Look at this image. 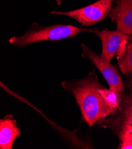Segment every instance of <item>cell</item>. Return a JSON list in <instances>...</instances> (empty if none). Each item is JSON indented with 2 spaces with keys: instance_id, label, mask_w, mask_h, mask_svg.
<instances>
[{
  "instance_id": "8992f818",
  "label": "cell",
  "mask_w": 132,
  "mask_h": 149,
  "mask_svg": "<svg viewBox=\"0 0 132 149\" xmlns=\"http://www.w3.org/2000/svg\"><path fill=\"white\" fill-rule=\"evenodd\" d=\"M93 33L100 38L102 43L100 56L102 60L107 63H110L124 40L132 39V35H127L117 29L114 31L107 29L102 31L96 29L94 30Z\"/></svg>"
},
{
  "instance_id": "30bf717a",
  "label": "cell",
  "mask_w": 132,
  "mask_h": 149,
  "mask_svg": "<svg viewBox=\"0 0 132 149\" xmlns=\"http://www.w3.org/2000/svg\"><path fill=\"white\" fill-rule=\"evenodd\" d=\"M100 92L112 108L117 110H119L120 108L123 92H117L110 88H106L104 86L100 88Z\"/></svg>"
},
{
  "instance_id": "ba28073f",
  "label": "cell",
  "mask_w": 132,
  "mask_h": 149,
  "mask_svg": "<svg viewBox=\"0 0 132 149\" xmlns=\"http://www.w3.org/2000/svg\"><path fill=\"white\" fill-rule=\"evenodd\" d=\"M20 134L16 121L12 115H7L0 120V148H12L14 140Z\"/></svg>"
},
{
  "instance_id": "5b68a950",
  "label": "cell",
  "mask_w": 132,
  "mask_h": 149,
  "mask_svg": "<svg viewBox=\"0 0 132 149\" xmlns=\"http://www.w3.org/2000/svg\"><path fill=\"white\" fill-rule=\"evenodd\" d=\"M81 46L82 58L90 61L100 70L109 84V88L120 93L124 92V85L115 67L110 63L102 60L100 55H97L84 43H81Z\"/></svg>"
},
{
  "instance_id": "52a82bcc",
  "label": "cell",
  "mask_w": 132,
  "mask_h": 149,
  "mask_svg": "<svg viewBox=\"0 0 132 149\" xmlns=\"http://www.w3.org/2000/svg\"><path fill=\"white\" fill-rule=\"evenodd\" d=\"M115 4L111 10L109 17L115 23L117 30L132 35V0H114Z\"/></svg>"
},
{
  "instance_id": "3957f363",
  "label": "cell",
  "mask_w": 132,
  "mask_h": 149,
  "mask_svg": "<svg viewBox=\"0 0 132 149\" xmlns=\"http://www.w3.org/2000/svg\"><path fill=\"white\" fill-rule=\"evenodd\" d=\"M128 91L122 93L120 108L106 120L98 124L109 127L118 136L120 144L118 148L132 149V76H130Z\"/></svg>"
},
{
  "instance_id": "7a4b0ae2",
  "label": "cell",
  "mask_w": 132,
  "mask_h": 149,
  "mask_svg": "<svg viewBox=\"0 0 132 149\" xmlns=\"http://www.w3.org/2000/svg\"><path fill=\"white\" fill-rule=\"evenodd\" d=\"M83 32L93 33L94 30L82 29L68 24H54L45 26L33 23L24 34L20 36L11 37L8 40V42L20 49L36 42L45 40H60L72 38Z\"/></svg>"
},
{
  "instance_id": "9c48e42d",
  "label": "cell",
  "mask_w": 132,
  "mask_h": 149,
  "mask_svg": "<svg viewBox=\"0 0 132 149\" xmlns=\"http://www.w3.org/2000/svg\"><path fill=\"white\" fill-rule=\"evenodd\" d=\"M118 65L123 74L132 76V39L128 43L124 54L118 61Z\"/></svg>"
},
{
  "instance_id": "277c9868",
  "label": "cell",
  "mask_w": 132,
  "mask_h": 149,
  "mask_svg": "<svg viewBox=\"0 0 132 149\" xmlns=\"http://www.w3.org/2000/svg\"><path fill=\"white\" fill-rule=\"evenodd\" d=\"M114 0H98L97 2L82 8L68 11L53 10L52 14L65 16L75 19L84 26H93L104 20L112 9Z\"/></svg>"
},
{
  "instance_id": "6da1fadb",
  "label": "cell",
  "mask_w": 132,
  "mask_h": 149,
  "mask_svg": "<svg viewBox=\"0 0 132 149\" xmlns=\"http://www.w3.org/2000/svg\"><path fill=\"white\" fill-rule=\"evenodd\" d=\"M61 85L65 91L74 95L83 120L90 127L117 111L109 105L100 92L103 86L100 83L95 70L82 79L64 81Z\"/></svg>"
}]
</instances>
